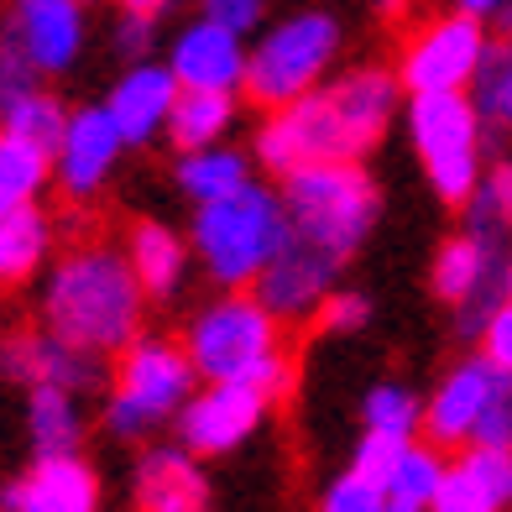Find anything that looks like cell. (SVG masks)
<instances>
[{"instance_id":"44dd1931","label":"cell","mask_w":512,"mask_h":512,"mask_svg":"<svg viewBox=\"0 0 512 512\" xmlns=\"http://www.w3.org/2000/svg\"><path fill=\"white\" fill-rule=\"evenodd\" d=\"M126 262L136 272V283L152 304H168V298L183 288V277H189V262H194V246L178 236L173 225L162 220H131L126 225Z\"/></svg>"},{"instance_id":"d6986e66","label":"cell","mask_w":512,"mask_h":512,"mask_svg":"<svg viewBox=\"0 0 512 512\" xmlns=\"http://www.w3.org/2000/svg\"><path fill=\"white\" fill-rule=\"evenodd\" d=\"M178 89L183 84L173 79V68L168 63H147V58H136L126 74L115 79L105 110H110V121L121 126L126 147H147V142H157V136L168 131Z\"/></svg>"},{"instance_id":"7dc6e473","label":"cell","mask_w":512,"mask_h":512,"mask_svg":"<svg viewBox=\"0 0 512 512\" xmlns=\"http://www.w3.org/2000/svg\"><path fill=\"white\" fill-rule=\"evenodd\" d=\"M502 293L512 298V256H507V267H502Z\"/></svg>"},{"instance_id":"f1b7e54d","label":"cell","mask_w":512,"mask_h":512,"mask_svg":"<svg viewBox=\"0 0 512 512\" xmlns=\"http://www.w3.org/2000/svg\"><path fill=\"white\" fill-rule=\"evenodd\" d=\"M471 100H476L486 126H507L512 131V42L492 37V48H486L476 79H471Z\"/></svg>"},{"instance_id":"277c9868","label":"cell","mask_w":512,"mask_h":512,"mask_svg":"<svg viewBox=\"0 0 512 512\" xmlns=\"http://www.w3.org/2000/svg\"><path fill=\"white\" fill-rule=\"evenodd\" d=\"M283 230H288L283 194L251 178L236 194L194 204L189 246L215 288H251L277 256V246H283Z\"/></svg>"},{"instance_id":"83f0119b","label":"cell","mask_w":512,"mask_h":512,"mask_svg":"<svg viewBox=\"0 0 512 512\" xmlns=\"http://www.w3.org/2000/svg\"><path fill=\"white\" fill-rule=\"evenodd\" d=\"M361 429L418 439V429H424V403H418V392L403 387V382H371L366 398H361Z\"/></svg>"},{"instance_id":"7c38bea8","label":"cell","mask_w":512,"mask_h":512,"mask_svg":"<svg viewBox=\"0 0 512 512\" xmlns=\"http://www.w3.org/2000/svg\"><path fill=\"white\" fill-rule=\"evenodd\" d=\"M497 392H502V371L486 361L481 351L455 361L445 377H439V387L429 392L424 429H418V434L434 439V445H471L476 429H481V418L492 413V403H497Z\"/></svg>"},{"instance_id":"bcb514c9","label":"cell","mask_w":512,"mask_h":512,"mask_svg":"<svg viewBox=\"0 0 512 512\" xmlns=\"http://www.w3.org/2000/svg\"><path fill=\"white\" fill-rule=\"evenodd\" d=\"M403 11H408V0H377V16H387V21L403 16Z\"/></svg>"},{"instance_id":"cb8c5ba5","label":"cell","mask_w":512,"mask_h":512,"mask_svg":"<svg viewBox=\"0 0 512 512\" xmlns=\"http://www.w3.org/2000/svg\"><path fill=\"white\" fill-rule=\"evenodd\" d=\"M173 183H178V194H183V199H194V204L225 199V194H236L241 183H251V157L236 152L230 142L178 152V162H173Z\"/></svg>"},{"instance_id":"681fc988","label":"cell","mask_w":512,"mask_h":512,"mask_svg":"<svg viewBox=\"0 0 512 512\" xmlns=\"http://www.w3.org/2000/svg\"><path fill=\"white\" fill-rule=\"evenodd\" d=\"M84 6H95V0H84Z\"/></svg>"},{"instance_id":"c3c4849f","label":"cell","mask_w":512,"mask_h":512,"mask_svg":"<svg viewBox=\"0 0 512 512\" xmlns=\"http://www.w3.org/2000/svg\"><path fill=\"white\" fill-rule=\"evenodd\" d=\"M387 512H424V507H408V502H392L387 497Z\"/></svg>"},{"instance_id":"5bb4252c","label":"cell","mask_w":512,"mask_h":512,"mask_svg":"<svg viewBox=\"0 0 512 512\" xmlns=\"http://www.w3.org/2000/svg\"><path fill=\"white\" fill-rule=\"evenodd\" d=\"M0 377H11L21 387L53 382L68 392H89V387H100V356L58 340L48 324L42 330H6L0 335Z\"/></svg>"},{"instance_id":"60d3db41","label":"cell","mask_w":512,"mask_h":512,"mask_svg":"<svg viewBox=\"0 0 512 512\" xmlns=\"http://www.w3.org/2000/svg\"><path fill=\"white\" fill-rule=\"evenodd\" d=\"M476 439H497V445H512V377H502V392H497L492 413L481 418Z\"/></svg>"},{"instance_id":"7bdbcfd3","label":"cell","mask_w":512,"mask_h":512,"mask_svg":"<svg viewBox=\"0 0 512 512\" xmlns=\"http://www.w3.org/2000/svg\"><path fill=\"white\" fill-rule=\"evenodd\" d=\"M178 6V0H121V11H136V16H162V11H173Z\"/></svg>"},{"instance_id":"8fae6325","label":"cell","mask_w":512,"mask_h":512,"mask_svg":"<svg viewBox=\"0 0 512 512\" xmlns=\"http://www.w3.org/2000/svg\"><path fill=\"white\" fill-rule=\"evenodd\" d=\"M403 95L408 89L398 79V68H377V63H361L340 79H324V105L335 115L340 152L361 162L392 131V115H398Z\"/></svg>"},{"instance_id":"f35d334b","label":"cell","mask_w":512,"mask_h":512,"mask_svg":"<svg viewBox=\"0 0 512 512\" xmlns=\"http://www.w3.org/2000/svg\"><path fill=\"white\" fill-rule=\"evenodd\" d=\"M199 16L251 37V32H262V21H267V0H199Z\"/></svg>"},{"instance_id":"484cf974","label":"cell","mask_w":512,"mask_h":512,"mask_svg":"<svg viewBox=\"0 0 512 512\" xmlns=\"http://www.w3.org/2000/svg\"><path fill=\"white\" fill-rule=\"evenodd\" d=\"M445 471H450L445 445H434V439H408L398 465H392L387 481H382V492L392 502H408V507H424L429 512V502L439 492V481H445Z\"/></svg>"},{"instance_id":"7402d4cb","label":"cell","mask_w":512,"mask_h":512,"mask_svg":"<svg viewBox=\"0 0 512 512\" xmlns=\"http://www.w3.org/2000/svg\"><path fill=\"white\" fill-rule=\"evenodd\" d=\"M241 95L236 89H178L173 115L162 142H173V152H194V147H215L236 131Z\"/></svg>"},{"instance_id":"3957f363","label":"cell","mask_w":512,"mask_h":512,"mask_svg":"<svg viewBox=\"0 0 512 512\" xmlns=\"http://www.w3.org/2000/svg\"><path fill=\"white\" fill-rule=\"evenodd\" d=\"M283 236L309 246L330 262H351L366 246V236L382 220V189L356 157H335V162H309L283 178Z\"/></svg>"},{"instance_id":"8992f818","label":"cell","mask_w":512,"mask_h":512,"mask_svg":"<svg viewBox=\"0 0 512 512\" xmlns=\"http://www.w3.org/2000/svg\"><path fill=\"white\" fill-rule=\"evenodd\" d=\"M199 387V371L178 340L162 335H136L110 377V403H105V429L115 439H147L162 424H173L183 398Z\"/></svg>"},{"instance_id":"d590c367","label":"cell","mask_w":512,"mask_h":512,"mask_svg":"<svg viewBox=\"0 0 512 512\" xmlns=\"http://www.w3.org/2000/svg\"><path fill=\"white\" fill-rule=\"evenodd\" d=\"M403 445H408V439H398V434H382V429H361L356 450H351V471L382 486V481H387V471H392V465H398Z\"/></svg>"},{"instance_id":"9c48e42d","label":"cell","mask_w":512,"mask_h":512,"mask_svg":"<svg viewBox=\"0 0 512 512\" xmlns=\"http://www.w3.org/2000/svg\"><path fill=\"white\" fill-rule=\"evenodd\" d=\"M272 398L251 382H204L183 398L173 429H178V445H189L199 460H215V455H236L241 445H251L256 429L267 424Z\"/></svg>"},{"instance_id":"52a82bcc","label":"cell","mask_w":512,"mask_h":512,"mask_svg":"<svg viewBox=\"0 0 512 512\" xmlns=\"http://www.w3.org/2000/svg\"><path fill=\"white\" fill-rule=\"evenodd\" d=\"M408 142L424 162V178L434 199L465 204L471 189L486 173L481 157V136L486 121L471 100V89H434V95H408Z\"/></svg>"},{"instance_id":"603a6c76","label":"cell","mask_w":512,"mask_h":512,"mask_svg":"<svg viewBox=\"0 0 512 512\" xmlns=\"http://www.w3.org/2000/svg\"><path fill=\"white\" fill-rule=\"evenodd\" d=\"M48 246H53V225L37 204L0 209V293L32 283L37 267L48 262Z\"/></svg>"},{"instance_id":"e0dca14e","label":"cell","mask_w":512,"mask_h":512,"mask_svg":"<svg viewBox=\"0 0 512 512\" xmlns=\"http://www.w3.org/2000/svg\"><path fill=\"white\" fill-rule=\"evenodd\" d=\"M340 262H330V256H319V251H309V246H298V241H288L283 236V246H277V256L262 267V277H256V298L277 314V319H314V309H319V298L330 293V288H340Z\"/></svg>"},{"instance_id":"7a4b0ae2","label":"cell","mask_w":512,"mask_h":512,"mask_svg":"<svg viewBox=\"0 0 512 512\" xmlns=\"http://www.w3.org/2000/svg\"><path fill=\"white\" fill-rule=\"evenodd\" d=\"M199 382H251L277 403L293 387V361L283 345V319L246 288H225L183 330Z\"/></svg>"},{"instance_id":"836d02e7","label":"cell","mask_w":512,"mask_h":512,"mask_svg":"<svg viewBox=\"0 0 512 512\" xmlns=\"http://www.w3.org/2000/svg\"><path fill=\"white\" fill-rule=\"evenodd\" d=\"M465 209V230L486 241H507V209H502V183L497 173H481V183L471 189V199L460 204Z\"/></svg>"},{"instance_id":"30bf717a","label":"cell","mask_w":512,"mask_h":512,"mask_svg":"<svg viewBox=\"0 0 512 512\" xmlns=\"http://www.w3.org/2000/svg\"><path fill=\"white\" fill-rule=\"evenodd\" d=\"M502 267H507L502 241L471 236V230H460V236H450L434 251L429 288H434V298H445V304L460 314L455 324H460L465 340H476L486 314L502 304Z\"/></svg>"},{"instance_id":"b9f144b4","label":"cell","mask_w":512,"mask_h":512,"mask_svg":"<svg viewBox=\"0 0 512 512\" xmlns=\"http://www.w3.org/2000/svg\"><path fill=\"white\" fill-rule=\"evenodd\" d=\"M502 6H507V0H455V11H465V16H481V21H492Z\"/></svg>"},{"instance_id":"5b68a950","label":"cell","mask_w":512,"mask_h":512,"mask_svg":"<svg viewBox=\"0 0 512 512\" xmlns=\"http://www.w3.org/2000/svg\"><path fill=\"white\" fill-rule=\"evenodd\" d=\"M340 48H345V32L330 11H293L251 42L241 95L262 110L304 100L335 74Z\"/></svg>"},{"instance_id":"d6a6232c","label":"cell","mask_w":512,"mask_h":512,"mask_svg":"<svg viewBox=\"0 0 512 512\" xmlns=\"http://www.w3.org/2000/svg\"><path fill=\"white\" fill-rule=\"evenodd\" d=\"M429 512H502V502L486 492V486L465 471L460 460H450V471H445V481H439Z\"/></svg>"},{"instance_id":"4316f807","label":"cell","mask_w":512,"mask_h":512,"mask_svg":"<svg viewBox=\"0 0 512 512\" xmlns=\"http://www.w3.org/2000/svg\"><path fill=\"white\" fill-rule=\"evenodd\" d=\"M27 424H32L37 455L74 450V445H79V429H84V424H79V392L53 387V382L32 387V398H27Z\"/></svg>"},{"instance_id":"4dcf8cb0","label":"cell","mask_w":512,"mask_h":512,"mask_svg":"<svg viewBox=\"0 0 512 512\" xmlns=\"http://www.w3.org/2000/svg\"><path fill=\"white\" fill-rule=\"evenodd\" d=\"M460 465H465V471H471L502 507H512V445H497V439H471V445H465V455H460Z\"/></svg>"},{"instance_id":"9a60e30c","label":"cell","mask_w":512,"mask_h":512,"mask_svg":"<svg viewBox=\"0 0 512 512\" xmlns=\"http://www.w3.org/2000/svg\"><path fill=\"white\" fill-rule=\"evenodd\" d=\"M246 53H251V42L241 32H230L209 16H194L189 27L168 42V68L183 89H236L241 95Z\"/></svg>"},{"instance_id":"ac0fdd59","label":"cell","mask_w":512,"mask_h":512,"mask_svg":"<svg viewBox=\"0 0 512 512\" xmlns=\"http://www.w3.org/2000/svg\"><path fill=\"white\" fill-rule=\"evenodd\" d=\"M215 492L189 445H157L131 471V512H209Z\"/></svg>"},{"instance_id":"e575fe53","label":"cell","mask_w":512,"mask_h":512,"mask_svg":"<svg viewBox=\"0 0 512 512\" xmlns=\"http://www.w3.org/2000/svg\"><path fill=\"white\" fill-rule=\"evenodd\" d=\"M314 512H387V492L377 481L345 471V476H335L330 486H324V497H319Z\"/></svg>"},{"instance_id":"ab89813d","label":"cell","mask_w":512,"mask_h":512,"mask_svg":"<svg viewBox=\"0 0 512 512\" xmlns=\"http://www.w3.org/2000/svg\"><path fill=\"white\" fill-rule=\"evenodd\" d=\"M152 42H157V32H152V16H136V11H121V21H115V48H121V58H147L152 53Z\"/></svg>"},{"instance_id":"1f68e13d","label":"cell","mask_w":512,"mask_h":512,"mask_svg":"<svg viewBox=\"0 0 512 512\" xmlns=\"http://www.w3.org/2000/svg\"><path fill=\"white\" fill-rule=\"evenodd\" d=\"M314 324H319V335H361L371 324V298L356 288H330L314 309Z\"/></svg>"},{"instance_id":"8d00e7d4","label":"cell","mask_w":512,"mask_h":512,"mask_svg":"<svg viewBox=\"0 0 512 512\" xmlns=\"http://www.w3.org/2000/svg\"><path fill=\"white\" fill-rule=\"evenodd\" d=\"M476 345H481V356L492 361L502 377H512V298L502 293V304L486 314V324H481V335H476Z\"/></svg>"},{"instance_id":"f6af8a7d","label":"cell","mask_w":512,"mask_h":512,"mask_svg":"<svg viewBox=\"0 0 512 512\" xmlns=\"http://www.w3.org/2000/svg\"><path fill=\"white\" fill-rule=\"evenodd\" d=\"M486 27H492V37H502V42H512V0H507V6L492 16V21H486Z\"/></svg>"},{"instance_id":"ffe728a7","label":"cell","mask_w":512,"mask_h":512,"mask_svg":"<svg viewBox=\"0 0 512 512\" xmlns=\"http://www.w3.org/2000/svg\"><path fill=\"white\" fill-rule=\"evenodd\" d=\"M37 74H63L84 53V0H16L11 27H6Z\"/></svg>"},{"instance_id":"ba28073f","label":"cell","mask_w":512,"mask_h":512,"mask_svg":"<svg viewBox=\"0 0 512 512\" xmlns=\"http://www.w3.org/2000/svg\"><path fill=\"white\" fill-rule=\"evenodd\" d=\"M492 48V27L481 16H434L424 21L408 42H403V58H398V79L408 95H434V89H471L476 68Z\"/></svg>"},{"instance_id":"4fadbf2b","label":"cell","mask_w":512,"mask_h":512,"mask_svg":"<svg viewBox=\"0 0 512 512\" xmlns=\"http://www.w3.org/2000/svg\"><path fill=\"white\" fill-rule=\"evenodd\" d=\"M121 152H126V136H121V126L110 121L105 105L74 110V115H68V126H63V142L53 152L63 199H74V204L100 199V189H105V178L115 173Z\"/></svg>"},{"instance_id":"2e32d148","label":"cell","mask_w":512,"mask_h":512,"mask_svg":"<svg viewBox=\"0 0 512 512\" xmlns=\"http://www.w3.org/2000/svg\"><path fill=\"white\" fill-rule=\"evenodd\" d=\"M0 512H100V476L74 450L37 455L32 471L0 492Z\"/></svg>"},{"instance_id":"6da1fadb","label":"cell","mask_w":512,"mask_h":512,"mask_svg":"<svg viewBox=\"0 0 512 512\" xmlns=\"http://www.w3.org/2000/svg\"><path fill=\"white\" fill-rule=\"evenodd\" d=\"M142 314L147 293L136 283L126 251L105 241L68 246L42 288V324L89 356H121L142 335Z\"/></svg>"},{"instance_id":"d4e9b609","label":"cell","mask_w":512,"mask_h":512,"mask_svg":"<svg viewBox=\"0 0 512 512\" xmlns=\"http://www.w3.org/2000/svg\"><path fill=\"white\" fill-rule=\"evenodd\" d=\"M53 178V152L0 126V209L32 204Z\"/></svg>"},{"instance_id":"74e56055","label":"cell","mask_w":512,"mask_h":512,"mask_svg":"<svg viewBox=\"0 0 512 512\" xmlns=\"http://www.w3.org/2000/svg\"><path fill=\"white\" fill-rule=\"evenodd\" d=\"M27 89H37V63L27 58V48L6 32L0 37V105L16 100V95H27Z\"/></svg>"},{"instance_id":"f546056e","label":"cell","mask_w":512,"mask_h":512,"mask_svg":"<svg viewBox=\"0 0 512 512\" xmlns=\"http://www.w3.org/2000/svg\"><path fill=\"white\" fill-rule=\"evenodd\" d=\"M0 126L16 131V136H27V142H37V147H48V152H58L68 110L53 95H42V89H27V95H16V100L0 105Z\"/></svg>"},{"instance_id":"ee69618b","label":"cell","mask_w":512,"mask_h":512,"mask_svg":"<svg viewBox=\"0 0 512 512\" xmlns=\"http://www.w3.org/2000/svg\"><path fill=\"white\" fill-rule=\"evenodd\" d=\"M497 183H502V209H507V236H512V162H497Z\"/></svg>"}]
</instances>
